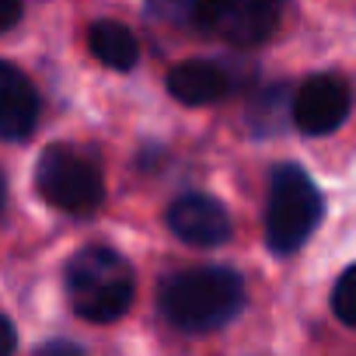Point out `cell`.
Listing matches in <instances>:
<instances>
[{"label": "cell", "mask_w": 356, "mask_h": 356, "mask_svg": "<svg viewBox=\"0 0 356 356\" xmlns=\"http://www.w3.org/2000/svg\"><path fill=\"white\" fill-rule=\"evenodd\" d=\"M245 307V283L234 269L203 266L164 280L161 311L182 332H213Z\"/></svg>", "instance_id": "6da1fadb"}, {"label": "cell", "mask_w": 356, "mask_h": 356, "mask_svg": "<svg viewBox=\"0 0 356 356\" xmlns=\"http://www.w3.org/2000/svg\"><path fill=\"white\" fill-rule=\"evenodd\" d=\"M133 290H136L133 269L112 248H102V245L81 248L67 266V293H70L74 311L84 321L108 325L122 318L133 304Z\"/></svg>", "instance_id": "7a4b0ae2"}, {"label": "cell", "mask_w": 356, "mask_h": 356, "mask_svg": "<svg viewBox=\"0 0 356 356\" xmlns=\"http://www.w3.org/2000/svg\"><path fill=\"white\" fill-rule=\"evenodd\" d=\"M321 220V196L314 182L297 168L283 164L273 175L269 210H266V241L276 255L297 252Z\"/></svg>", "instance_id": "3957f363"}, {"label": "cell", "mask_w": 356, "mask_h": 356, "mask_svg": "<svg viewBox=\"0 0 356 356\" xmlns=\"http://www.w3.org/2000/svg\"><path fill=\"white\" fill-rule=\"evenodd\" d=\"M35 186L42 200L63 213H91L105 200V182L95 161L77 154L74 147H49L39 157Z\"/></svg>", "instance_id": "277c9868"}, {"label": "cell", "mask_w": 356, "mask_h": 356, "mask_svg": "<svg viewBox=\"0 0 356 356\" xmlns=\"http://www.w3.org/2000/svg\"><path fill=\"white\" fill-rule=\"evenodd\" d=\"M276 4L280 0H200L196 25H203L238 46H255L273 32Z\"/></svg>", "instance_id": "5b68a950"}, {"label": "cell", "mask_w": 356, "mask_h": 356, "mask_svg": "<svg viewBox=\"0 0 356 356\" xmlns=\"http://www.w3.org/2000/svg\"><path fill=\"white\" fill-rule=\"evenodd\" d=\"M349 105H353L349 84L335 74H318V77L304 81V88L297 91L293 122L307 136H325L342 126V119L349 115Z\"/></svg>", "instance_id": "8992f818"}, {"label": "cell", "mask_w": 356, "mask_h": 356, "mask_svg": "<svg viewBox=\"0 0 356 356\" xmlns=\"http://www.w3.org/2000/svg\"><path fill=\"white\" fill-rule=\"evenodd\" d=\"M168 227L175 238H182L186 245L196 248H217L231 238V217L227 210L203 193H186L168 207Z\"/></svg>", "instance_id": "52a82bcc"}, {"label": "cell", "mask_w": 356, "mask_h": 356, "mask_svg": "<svg viewBox=\"0 0 356 356\" xmlns=\"http://www.w3.org/2000/svg\"><path fill=\"white\" fill-rule=\"evenodd\" d=\"M39 122V95L32 81L0 60V140H25Z\"/></svg>", "instance_id": "ba28073f"}, {"label": "cell", "mask_w": 356, "mask_h": 356, "mask_svg": "<svg viewBox=\"0 0 356 356\" xmlns=\"http://www.w3.org/2000/svg\"><path fill=\"white\" fill-rule=\"evenodd\" d=\"M168 91L182 105H210L227 95V74L217 63L189 60V63H178L168 74Z\"/></svg>", "instance_id": "9c48e42d"}, {"label": "cell", "mask_w": 356, "mask_h": 356, "mask_svg": "<svg viewBox=\"0 0 356 356\" xmlns=\"http://www.w3.org/2000/svg\"><path fill=\"white\" fill-rule=\"evenodd\" d=\"M88 46H91L95 60H102L112 70H133L140 60L136 35L119 22H95L88 32Z\"/></svg>", "instance_id": "30bf717a"}, {"label": "cell", "mask_w": 356, "mask_h": 356, "mask_svg": "<svg viewBox=\"0 0 356 356\" xmlns=\"http://www.w3.org/2000/svg\"><path fill=\"white\" fill-rule=\"evenodd\" d=\"M332 307H335V314H339L342 325L356 328V266H349L339 276V283L332 290Z\"/></svg>", "instance_id": "8fae6325"}, {"label": "cell", "mask_w": 356, "mask_h": 356, "mask_svg": "<svg viewBox=\"0 0 356 356\" xmlns=\"http://www.w3.org/2000/svg\"><path fill=\"white\" fill-rule=\"evenodd\" d=\"M150 8L164 18H193L196 22V8L200 0H150Z\"/></svg>", "instance_id": "7c38bea8"}, {"label": "cell", "mask_w": 356, "mask_h": 356, "mask_svg": "<svg viewBox=\"0 0 356 356\" xmlns=\"http://www.w3.org/2000/svg\"><path fill=\"white\" fill-rule=\"evenodd\" d=\"M22 11H25L22 0H0V32L15 29V25L22 22Z\"/></svg>", "instance_id": "4fadbf2b"}, {"label": "cell", "mask_w": 356, "mask_h": 356, "mask_svg": "<svg viewBox=\"0 0 356 356\" xmlns=\"http://www.w3.org/2000/svg\"><path fill=\"white\" fill-rule=\"evenodd\" d=\"M15 346H18V332H15V325L4 314H0V356H11Z\"/></svg>", "instance_id": "5bb4252c"}, {"label": "cell", "mask_w": 356, "mask_h": 356, "mask_svg": "<svg viewBox=\"0 0 356 356\" xmlns=\"http://www.w3.org/2000/svg\"><path fill=\"white\" fill-rule=\"evenodd\" d=\"M39 356H84V353L74 342H49V346L39 349Z\"/></svg>", "instance_id": "9a60e30c"}, {"label": "cell", "mask_w": 356, "mask_h": 356, "mask_svg": "<svg viewBox=\"0 0 356 356\" xmlns=\"http://www.w3.org/2000/svg\"><path fill=\"white\" fill-rule=\"evenodd\" d=\"M4 193L8 189H4V178H0V210H4Z\"/></svg>", "instance_id": "2e32d148"}]
</instances>
